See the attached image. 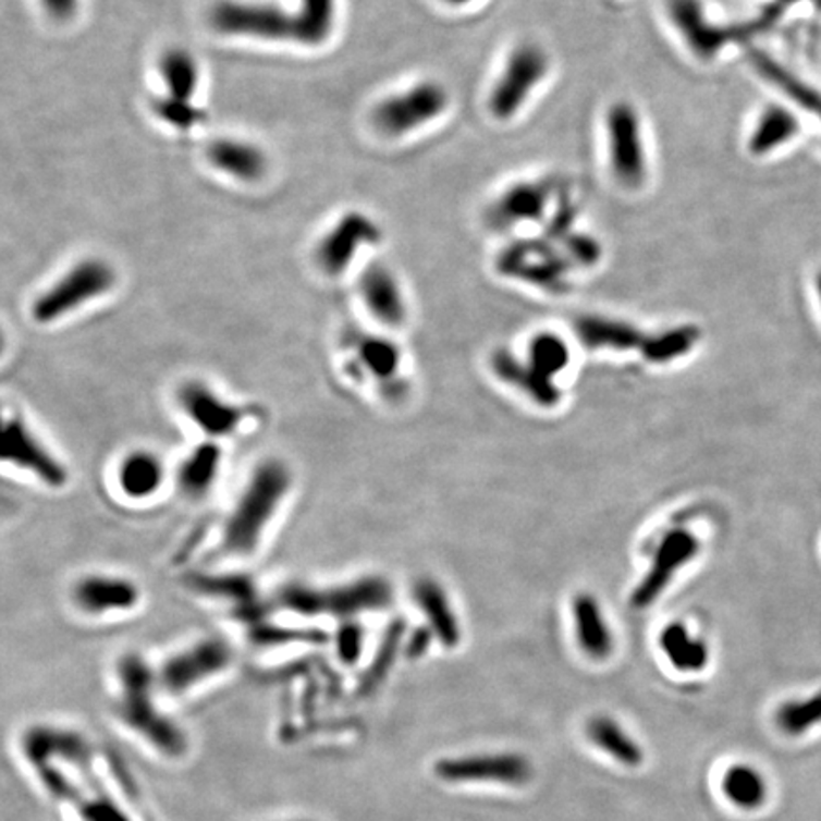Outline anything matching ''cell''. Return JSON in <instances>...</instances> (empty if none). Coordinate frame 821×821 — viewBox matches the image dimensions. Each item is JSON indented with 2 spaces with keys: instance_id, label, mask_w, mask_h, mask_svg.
Returning <instances> with one entry per match:
<instances>
[{
  "instance_id": "1",
  "label": "cell",
  "mask_w": 821,
  "mask_h": 821,
  "mask_svg": "<svg viewBox=\"0 0 821 821\" xmlns=\"http://www.w3.org/2000/svg\"><path fill=\"white\" fill-rule=\"evenodd\" d=\"M295 491L292 466L265 456L252 466L219 529V552L234 561L254 560L269 540Z\"/></svg>"
},
{
  "instance_id": "2",
  "label": "cell",
  "mask_w": 821,
  "mask_h": 821,
  "mask_svg": "<svg viewBox=\"0 0 821 821\" xmlns=\"http://www.w3.org/2000/svg\"><path fill=\"white\" fill-rule=\"evenodd\" d=\"M392 603L394 586L382 575H359L335 583L287 580L272 596V605L280 613L307 622H335L341 626L382 613Z\"/></svg>"
},
{
  "instance_id": "3",
  "label": "cell",
  "mask_w": 821,
  "mask_h": 821,
  "mask_svg": "<svg viewBox=\"0 0 821 821\" xmlns=\"http://www.w3.org/2000/svg\"><path fill=\"white\" fill-rule=\"evenodd\" d=\"M117 711L130 726L143 732L147 738L157 742L168 753H180V732L155 703V690H158L157 672L150 667L139 652H126L117 664ZM185 744V742H183Z\"/></svg>"
},
{
  "instance_id": "4",
  "label": "cell",
  "mask_w": 821,
  "mask_h": 821,
  "mask_svg": "<svg viewBox=\"0 0 821 821\" xmlns=\"http://www.w3.org/2000/svg\"><path fill=\"white\" fill-rule=\"evenodd\" d=\"M173 405L183 420L200 433V440L224 441L236 438L254 420L255 410L223 394L204 379H185L175 387Z\"/></svg>"
},
{
  "instance_id": "5",
  "label": "cell",
  "mask_w": 821,
  "mask_h": 821,
  "mask_svg": "<svg viewBox=\"0 0 821 821\" xmlns=\"http://www.w3.org/2000/svg\"><path fill=\"white\" fill-rule=\"evenodd\" d=\"M209 22L216 30L231 37L261 38L274 42H297L307 46L305 17L299 12L267 2L247 0H219L209 12Z\"/></svg>"
},
{
  "instance_id": "6",
  "label": "cell",
  "mask_w": 821,
  "mask_h": 821,
  "mask_svg": "<svg viewBox=\"0 0 821 821\" xmlns=\"http://www.w3.org/2000/svg\"><path fill=\"white\" fill-rule=\"evenodd\" d=\"M0 458L7 468L33 479L46 489L61 491L71 481V471L65 461L20 413L4 418Z\"/></svg>"
},
{
  "instance_id": "7",
  "label": "cell",
  "mask_w": 821,
  "mask_h": 821,
  "mask_svg": "<svg viewBox=\"0 0 821 821\" xmlns=\"http://www.w3.org/2000/svg\"><path fill=\"white\" fill-rule=\"evenodd\" d=\"M114 284L117 270L109 262L98 257L84 259L33 301L30 316L37 323L50 326L103 297Z\"/></svg>"
},
{
  "instance_id": "8",
  "label": "cell",
  "mask_w": 821,
  "mask_h": 821,
  "mask_svg": "<svg viewBox=\"0 0 821 821\" xmlns=\"http://www.w3.org/2000/svg\"><path fill=\"white\" fill-rule=\"evenodd\" d=\"M550 68L552 61L542 46L537 42L515 46L489 91L487 109L491 117L508 122L519 114L538 86L548 78Z\"/></svg>"
},
{
  "instance_id": "9",
  "label": "cell",
  "mask_w": 821,
  "mask_h": 821,
  "mask_svg": "<svg viewBox=\"0 0 821 821\" xmlns=\"http://www.w3.org/2000/svg\"><path fill=\"white\" fill-rule=\"evenodd\" d=\"M234 649L221 635H204L164 658L158 665L157 685L170 696L187 695L204 681L217 677L231 667Z\"/></svg>"
},
{
  "instance_id": "10",
  "label": "cell",
  "mask_w": 821,
  "mask_h": 821,
  "mask_svg": "<svg viewBox=\"0 0 821 821\" xmlns=\"http://www.w3.org/2000/svg\"><path fill=\"white\" fill-rule=\"evenodd\" d=\"M606 158L620 187L637 191L649 175V157L639 112L629 101H616L605 114Z\"/></svg>"
},
{
  "instance_id": "11",
  "label": "cell",
  "mask_w": 821,
  "mask_h": 821,
  "mask_svg": "<svg viewBox=\"0 0 821 821\" xmlns=\"http://www.w3.org/2000/svg\"><path fill=\"white\" fill-rule=\"evenodd\" d=\"M69 603L84 618H120L142 606L143 590L132 576L90 571L69 586Z\"/></svg>"
},
{
  "instance_id": "12",
  "label": "cell",
  "mask_w": 821,
  "mask_h": 821,
  "mask_svg": "<svg viewBox=\"0 0 821 821\" xmlns=\"http://www.w3.org/2000/svg\"><path fill=\"white\" fill-rule=\"evenodd\" d=\"M451 103L448 88L438 81H420L407 90L382 99L375 107L373 124L389 137L417 132L430 122L440 119Z\"/></svg>"
},
{
  "instance_id": "13",
  "label": "cell",
  "mask_w": 821,
  "mask_h": 821,
  "mask_svg": "<svg viewBox=\"0 0 821 821\" xmlns=\"http://www.w3.org/2000/svg\"><path fill=\"white\" fill-rule=\"evenodd\" d=\"M700 550L702 546L695 532L688 529L667 530L652 553L650 567L632 593V605L642 611L657 603L675 576L698 557Z\"/></svg>"
},
{
  "instance_id": "14",
  "label": "cell",
  "mask_w": 821,
  "mask_h": 821,
  "mask_svg": "<svg viewBox=\"0 0 821 821\" xmlns=\"http://www.w3.org/2000/svg\"><path fill=\"white\" fill-rule=\"evenodd\" d=\"M112 483L120 499L132 504H145L155 501L172 483V468L152 449H130L117 458L112 468Z\"/></svg>"
},
{
  "instance_id": "15",
  "label": "cell",
  "mask_w": 821,
  "mask_h": 821,
  "mask_svg": "<svg viewBox=\"0 0 821 821\" xmlns=\"http://www.w3.org/2000/svg\"><path fill=\"white\" fill-rule=\"evenodd\" d=\"M436 774L443 782H493V784L525 785L532 780L529 759L519 753L470 755L458 759H443L436 764Z\"/></svg>"
},
{
  "instance_id": "16",
  "label": "cell",
  "mask_w": 821,
  "mask_h": 821,
  "mask_svg": "<svg viewBox=\"0 0 821 821\" xmlns=\"http://www.w3.org/2000/svg\"><path fill=\"white\" fill-rule=\"evenodd\" d=\"M346 366L352 379L375 387H396L402 371V348L390 336L354 331L346 339Z\"/></svg>"
},
{
  "instance_id": "17",
  "label": "cell",
  "mask_w": 821,
  "mask_h": 821,
  "mask_svg": "<svg viewBox=\"0 0 821 821\" xmlns=\"http://www.w3.org/2000/svg\"><path fill=\"white\" fill-rule=\"evenodd\" d=\"M560 183L555 180L519 181L497 196L487 209V223L497 231H508L515 224L538 223L548 216Z\"/></svg>"
},
{
  "instance_id": "18",
  "label": "cell",
  "mask_w": 821,
  "mask_h": 821,
  "mask_svg": "<svg viewBox=\"0 0 821 821\" xmlns=\"http://www.w3.org/2000/svg\"><path fill=\"white\" fill-rule=\"evenodd\" d=\"M381 238V229L371 217L362 211H348L321 238L316 249V261L326 274L339 277L348 269L362 247L377 244Z\"/></svg>"
},
{
  "instance_id": "19",
  "label": "cell",
  "mask_w": 821,
  "mask_h": 821,
  "mask_svg": "<svg viewBox=\"0 0 821 821\" xmlns=\"http://www.w3.org/2000/svg\"><path fill=\"white\" fill-rule=\"evenodd\" d=\"M667 17L677 29L688 50L700 60L715 58L731 40L746 35V30L721 27L711 22L700 0H665Z\"/></svg>"
},
{
  "instance_id": "20",
  "label": "cell",
  "mask_w": 821,
  "mask_h": 821,
  "mask_svg": "<svg viewBox=\"0 0 821 821\" xmlns=\"http://www.w3.org/2000/svg\"><path fill=\"white\" fill-rule=\"evenodd\" d=\"M223 443L198 441L195 448L181 455L177 464L173 466V489L187 502H203L213 493L223 471Z\"/></svg>"
},
{
  "instance_id": "21",
  "label": "cell",
  "mask_w": 821,
  "mask_h": 821,
  "mask_svg": "<svg viewBox=\"0 0 821 821\" xmlns=\"http://www.w3.org/2000/svg\"><path fill=\"white\" fill-rule=\"evenodd\" d=\"M359 297L367 313L379 321L382 328L400 329L407 323V301L396 274L382 262H371L359 277Z\"/></svg>"
},
{
  "instance_id": "22",
  "label": "cell",
  "mask_w": 821,
  "mask_h": 821,
  "mask_svg": "<svg viewBox=\"0 0 821 821\" xmlns=\"http://www.w3.org/2000/svg\"><path fill=\"white\" fill-rule=\"evenodd\" d=\"M413 601L425 618L426 629L436 637V641H440L445 649L458 647L463 639L461 620L443 586L430 576H422L413 584Z\"/></svg>"
},
{
  "instance_id": "23",
  "label": "cell",
  "mask_w": 821,
  "mask_h": 821,
  "mask_svg": "<svg viewBox=\"0 0 821 821\" xmlns=\"http://www.w3.org/2000/svg\"><path fill=\"white\" fill-rule=\"evenodd\" d=\"M576 642L586 657L603 662L613 654L614 634L603 606L590 593H578L571 603Z\"/></svg>"
},
{
  "instance_id": "24",
  "label": "cell",
  "mask_w": 821,
  "mask_h": 821,
  "mask_svg": "<svg viewBox=\"0 0 821 821\" xmlns=\"http://www.w3.org/2000/svg\"><path fill=\"white\" fill-rule=\"evenodd\" d=\"M578 341L590 351H641L647 333L620 318H609L601 314H584L575 320Z\"/></svg>"
},
{
  "instance_id": "25",
  "label": "cell",
  "mask_w": 821,
  "mask_h": 821,
  "mask_svg": "<svg viewBox=\"0 0 821 821\" xmlns=\"http://www.w3.org/2000/svg\"><path fill=\"white\" fill-rule=\"evenodd\" d=\"M206 157L219 172L226 173L234 180L247 181V183L259 181L265 177V173L269 172V158L265 155V150L254 143L242 142V139L226 137V139L209 143Z\"/></svg>"
},
{
  "instance_id": "26",
  "label": "cell",
  "mask_w": 821,
  "mask_h": 821,
  "mask_svg": "<svg viewBox=\"0 0 821 821\" xmlns=\"http://www.w3.org/2000/svg\"><path fill=\"white\" fill-rule=\"evenodd\" d=\"M494 375L510 387L542 407H553L561 402V392L555 382L537 373L529 362L515 358L508 351L494 352L491 358Z\"/></svg>"
},
{
  "instance_id": "27",
  "label": "cell",
  "mask_w": 821,
  "mask_h": 821,
  "mask_svg": "<svg viewBox=\"0 0 821 821\" xmlns=\"http://www.w3.org/2000/svg\"><path fill=\"white\" fill-rule=\"evenodd\" d=\"M658 645L677 672H703L706 665L710 664L708 642L702 637H696L683 622H670L660 632Z\"/></svg>"
},
{
  "instance_id": "28",
  "label": "cell",
  "mask_w": 821,
  "mask_h": 821,
  "mask_svg": "<svg viewBox=\"0 0 821 821\" xmlns=\"http://www.w3.org/2000/svg\"><path fill=\"white\" fill-rule=\"evenodd\" d=\"M799 132V120L782 105H769L755 122L747 147L755 157H764L785 143L792 142Z\"/></svg>"
},
{
  "instance_id": "29",
  "label": "cell",
  "mask_w": 821,
  "mask_h": 821,
  "mask_svg": "<svg viewBox=\"0 0 821 821\" xmlns=\"http://www.w3.org/2000/svg\"><path fill=\"white\" fill-rule=\"evenodd\" d=\"M700 339H702V331L693 323H685V326H675L654 335L645 336L639 352L650 364L664 366L687 356L688 352H693L696 344L700 343Z\"/></svg>"
},
{
  "instance_id": "30",
  "label": "cell",
  "mask_w": 821,
  "mask_h": 821,
  "mask_svg": "<svg viewBox=\"0 0 821 821\" xmlns=\"http://www.w3.org/2000/svg\"><path fill=\"white\" fill-rule=\"evenodd\" d=\"M586 734L601 751L611 755L620 764L632 769L641 764V746L614 719L605 715L591 719L586 726Z\"/></svg>"
},
{
  "instance_id": "31",
  "label": "cell",
  "mask_w": 821,
  "mask_h": 821,
  "mask_svg": "<svg viewBox=\"0 0 821 821\" xmlns=\"http://www.w3.org/2000/svg\"><path fill=\"white\" fill-rule=\"evenodd\" d=\"M160 75L166 84V96L193 101L200 83V71L195 56L185 48H170L160 58Z\"/></svg>"
},
{
  "instance_id": "32",
  "label": "cell",
  "mask_w": 821,
  "mask_h": 821,
  "mask_svg": "<svg viewBox=\"0 0 821 821\" xmlns=\"http://www.w3.org/2000/svg\"><path fill=\"white\" fill-rule=\"evenodd\" d=\"M723 792L726 799L732 800L744 810H757L764 805L769 795V785L759 770L749 764H734L724 772Z\"/></svg>"
},
{
  "instance_id": "33",
  "label": "cell",
  "mask_w": 821,
  "mask_h": 821,
  "mask_svg": "<svg viewBox=\"0 0 821 821\" xmlns=\"http://www.w3.org/2000/svg\"><path fill=\"white\" fill-rule=\"evenodd\" d=\"M527 362L537 373L553 381L571 364V348L567 341L557 333L540 331L529 341Z\"/></svg>"
},
{
  "instance_id": "34",
  "label": "cell",
  "mask_w": 821,
  "mask_h": 821,
  "mask_svg": "<svg viewBox=\"0 0 821 821\" xmlns=\"http://www.w3.org/2000/svg\"><path fill=\"white\" fill-rule=\"evenodd\" d=\"M751 63H753L755 69L767 81H770L777 88H782L793 101H797V103L802 105L808 111L816 112V114H820L821 117V94L810 90L807 84L800 83L797 76H793L789 71H785L782 65H777L776 61L769 58L767 53H751Z\"/></svg>"
},
{
  "instance_id": "35",
  "label": "cell",
  "mask_w": 821,
  "mask_h": 821,
  "mask_svg": "<svg viewBox=\"0 0 821 821\" xmlns=\"http://www.w3.org/2000/svg\"><path fill=\"white\" fill-rule=\"evenodd\" d=\"M780 731L787 736H802L821 723V693L807 700H792L780 706L776 711Z\"/></svg>"
},
{
  "instance_id": "36",
  "label": "cell",
  "mask_w": 821,
  "mask_h": 821,
  "mask_svg": "<svg viewBox=\"0 0 821 821\" xmlns=\"http://www.w3.org/2000/svg\"><path fill=\"white\" fill-rule=\"evenodd\" d=\"M299 12L305 17L307 46L323 45L333 33L336 0H301Z\"/></svg>"
},
{
  "instance_id": "37",
  "label": "cell",
  "mask_w": 821,
  "mask_h": 821,
  "mask_svg": "<svg viewBox=\"0 0 821 821\" xmlns=\"http://www.w3.org/2000/svg\"><path fill=\"white\" fill-rule=\"evenodd\" d=\"M152 111L157 112L158 119L177 130H191L204 122V112L193 101H183L172 96L155 99Z\"/></svg>"
},
{
  "instance_id": "38",
  "label": "cell",
  "mask_w": 821,
  "mask_h": 821,
  "mask_svg": "<svg viewBox=\"0 0 821 821\" xmlns=\"http://www.w3.org/2000/svg\"><path fill=\"white\" fill-rule=\"evenodd\" d=\"M563 255L578 267H593L601 261V244L586 234H567L563 240Z\"/></svg>"
},
{
  "instance_id": "39",
  "label": "cell",
  "mask_w": 821,
  "mask_h": 821,
  "mask_svg": "<svg viewBox=\"0 0 821 821\" xmlns=\"http://www.w3.org/2000/svg\"><path fill=\"white\" fill-rule=\"evenodd\" d=\"M362 622H354V624H343V629L339 634V654L343 658L344 662L354 664L359 658L362 652V639L364 634L359 629Z\"/></svg>"
},
{
  "instance_id": "40",
  "label": "cell",
  "mask_w": 821,
  "mask_h": 821,
  "mask_svg": "<svg viewBox=\"0 0 821 821\" xmlns=\"http://www.w3.org/2000/svg\"><path fill=\"white\" fill-rule=\"evenodd\" d=\"M40 4L56 22L73 20L78 10V0H40Z\"/></svg>"
},
{
  "instance_id": "41",
  "label": "cell",
  "mask_w": 821,
  "mask_h": 821,
  "mask_svg": "<svg viewBox=\"0 0 821 821\" xmlns=\"http://www.w3.org/2000/svg\"><path fill=\"white\" fill-rule=\"evenodd\" d=\"M441 2H445L448 7L464 8V7H470V4H474L476 0H441Z\"/></svg>"
},
{
  "instance_id": "42",
  "label": "cell",
  "mask_w": 821,
  "mask_h": 821,
  "mask_svg": "<svg viewBox=\"0 0 821 821\" xmlns=\"http://www.w3.org/2000/svg\"><path fill=\"white\" fill-rule=\"evenodd\" d=\"M816 290H818V295H820L821 299V274L818 277V280H816Z\"/></svg>"
},
{
  "instance_id": "43",
  "label": "cell",
  "mask_w": 821,
  "mask_h": 821,
  "mask_svg": "<svg viewBox=\"0 0 821 821\" xmlns=\"http://www.w3.org/2000/svg\"><path fill=\"white\" fill-rule=\"evenodd\" d=\"M785 2H793V0H785Z\"/></svg>"
}]
</instances>
